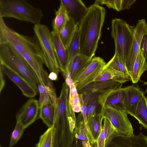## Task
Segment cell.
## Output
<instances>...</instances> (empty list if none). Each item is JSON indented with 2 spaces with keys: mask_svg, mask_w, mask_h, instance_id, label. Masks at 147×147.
<instances>
[{
  "mask_svg": "<svg viewBox=\"0 0 147 147\" xmlns=\"http://www.w3.org/2000/svg\"><path fill=\"white\" fill-rule=\"evenodd\" d=\"M89 147H94V146L92 144H91L90 146Z\"/></svg>",
  "mask_w": 147,
  "mask_h": 147,
  "instance_id": "ab89813d",
  "label": "cell"
},
{
  "mask_svg": "<svg viewBox=\"0 0 147 147\" xmlns=\"http://www.w3.org/2000/svg\"><path fill=\"white\" fill-rule=\"evenodd\" d=\"M103 119L101 112L92 116L87 120L88 126L94 140V143L97 140L101 131Z\"/></svg>",
  "mask_w": 147,
  "mask_h": 147,
  "instance_id": "484cf974",
  "label": "cell"
},
{
  "mask_svg": "<svg viewBox=\"0 0 147 147\" xmlns=\"http://www.w3.org/2000/svg\"><path fill=\"white\" fill-rule=\"evenodd\" d=\"M58 76L54 73H50L49 75V78L51 80H56L58 79Z\"/></svg>",
  "mask_w": 147,
  "mask_h": 147,
  "instance_id": "74e56055",
  "label": "cell"
},
{
  "mask_svg": "<svg viewBox=\"0 0 147 147\" xmlns=\"http://www.w3.org/2000/svg\"><path fill=\"white\" fill-rule=\"evenodd\" d=\"M106 63L100 57H93L88 65L76 77L74 82L78 91L92 82L105 67Z\"/></svg>",
  "mask_w": 147,
  "mask_h": 147,
  "instance_id": "9c48e42d",
  "label": "cell"
},
{
  "mask_svg": "<svg viewBox=\"0 0 147 147\" xmlns=\"http://www.w3.org/2000/svg\"><path fill=\"white\" fill-rule=\"evenodd\" d=\"M0 68L6 75L20 89L25 96L35 97L38 92L27 81L6 66L0 64Z\"/></svg>",
  "mask_w": 147,
  "mask_h": 147,
  "instance_id": "e0dca14e",
  "label": "cell"
},
{
  "mask_svg": "<svg viewBox=\"0 0 147 147\" xmlns=\"http://www.w3.org/2000/svg\"><path fill=\"white\" fill-rule=\"evenodd\" d=\"M136 0H113L112 9L117 11L129 9Z\"/></svg>",
  "mask_w": 147,
  "mask_h": 147,
  "instance_id": "d6a6232c",
  "label": "cell"
},
{
  "mask_svg": "<svg viewBox=\"0 0 147 147\" xmlns=\"http://www.w3.org/2000/svg\"><path fill=\"white\" fill-rule=\"evenodd\" d=\"M60 2L65 7L69 18L76 25L80 24L87 13L88 7L80 0H61Z\"/></svg>",
  "mask_w": 147,
  "mask_h": 147,
  "instance_id": "9a60e30c",
  "label": "cell"
},
{
  "mask_svg": "<svg viewBox=\"0 0 147 147\" xmlns=\"http://www.w3.org/2000/svg\"><path fill=\"white\" fill-rule=\"evenodd\" d=\"M25 129L21 123L16 122L15 128L11 134L9 147H12L17 143L22 136Z\"/></svg>",
  "mask_w": 147,
  "mask_h": 147,
  "instance_id": "1f68e13d",
  "label": "cell"
},
{
  "mask_svg": "<svg viewBox=\"0 0 147 147\" xmlns=\"http://www.w3.org/2000/svg\"><path fill=\"white\" fill-rule=\"evenodd\" d=\"M40 96L38 100L39 108L43 104L52 101L50 96L45 87L39 84L38 87Z\"/></svg>",
  "mask_w": 147,
  "mask_h": 147,
  "instance_id": "836d02e7",
  "label": "cell"
},
{
  "mask_svg": "<svg viewBox=\"0 0 147 147\" xmlns=\"http://www.w3.org/2000/svg\"><path fill=\"white\" fill-rule=\"evenodd\" d=\"M43 15L41 9L24 0H0V17L13 18L34 25L40 24Z\"/></svg>",
  "mask_w": 147,
  "mask_h": 147,
  "instance_id": "3957f363",
  "label": "cell"
},
{
  "mask_svg": "<svg viewBox=\"0 0 147 147\" xmlns=\"http://www.w3.org/2000/svg\"><path fill=\"white\" fill-rule=\"evenodd\" d=\"M64 78L65 79V82L69 88L68 98L69 106L75 113L81 112V105L79 94L76 84L74 82L71 78L69 74Z\"/></svg>",
  "mask_w": 147,
  "mask_h": 147,
  "instance_id": "ffe728a7",
  "label": "cell"
},
{
  "mask_svg": "<svg viewBox=\"0 0 147 147\" xmlns=\"http://www.w3.org/2000/svg\"><path fill=\"white\" fill-rule=\"evenodd\" d=\"M101 113L103 118L108 119L118 133L127 136L134 135L132 126L126 111L108 106L102 107Z\"/></svg>",
  "mask_w": 147,
  "mask_h": 147,
  "instance_id": "52a82bcc",
  "label": "cell"
},
{
  "mask_svg": "<svg viewBox=\"0 0 147 147\" xmlns=\"http://www.w3.org/2000/svg\"><path fill=\"white\" fill-rule=\"evenodd\" d=\"M2 43L9 44L21 55L28 52L42 59L41 49L35 36H30L19 34L7 26L3 18L0 17V43Z\"/></svg>",
  "mask_w": 147,
  "mask_h": 147,
  "instance_id": "277c9868",
  "label": "cell"
},
{
  "mask_svg": "<svg viewBox=\"0 0 147 147\" xmlns=\"http://www.w3.org/2000/svg\"><path fill=\"white\" fill-rule=\"evenodd\" d=\"M76 120L77 129L75 136L82 141L84 147H89L91 144L90 136L81 113L78 115Z\"/></svg>",
  "mask_w": 147,
  "mask_h": 147,
  "instance_id": "cb8c5ba5",
  "label": "cell"
},
{
  "mask_svg": "<svg viewBox=\"0 0 147 147\" xmlns=\"http://www.w3.org/2000/svg\"><path fill=\"white\" fill-rule=\"evenodd\" d=\"M55 17L52 22V31L59 33L65 26L69 18L65 7L61 3L58 10L55 11Z\"/></svg>",
  "mask_w": 147,
  "mask_h": 147,
  "instance_id": "603a6c76",
  "label": "cell"
},
{
  "mask_svg": "<svg viewBox=\"0 0 147 147\" xmlns=\"http://www.w3.org/2000/svg\"><path fill=\"white\" fill-rule=\"evenodd\" d=\"M147 70V65L145 59L140 49L137 55L130 75L133 83L135 84L137 83L142 74Z\"/></svg>",
  "mask_w": 147,
  "mask_h": 147,
  "instance_id": "7402d4cb",
  "label": "cell"
},
{
  "mask_svg": "<svg viewBox=\"0 0 147 147\" xmlns=\"http://www.w3.org/2000/svg\"><path fill=\"white\" fill-rule=\"evenodd\" d=\"M135 26L125 20L115 18L111 21V35L115 45V53L125 64L131 46Z\"/></svg>",
  "mask_w": 147,
  "mask_h": 147,
  "instance_id": "5b68a950",
  "label": "cell"
},
{
  "mask_svg": "<svg viewBox=\"0 0 147 147\" xmlns=\"http://www.w3.org/2000/svg\"><path fill=\"white\" fill-rule=\"evenodd\" d=\"M140 49L143 53L147 65V34L143 36Z\"/></svg>",
  "mask_w": 147,
  "mask_h": 147,
  "instance_id": "e575fe53",
  "label": "cell"
},
{
  "mask_svg": "<svg viewBox=\"0 0 147 147\" xmlns=\"http://www.w3.org/2000/svg\"><path fill=\"white\" fill-rule=\"evenodd\" d=\"M38 100L29 99L18 111L16 115V122H19L25 129L40 118Z\"/></svg>",
  "mask_w": 147,
  "mask_h": 147,
  "instance_id": "8fae6325",
  "label": "cell"
},
{
  "mask_svg": "<svg viewBox=\"0 0 147 147\" xmlns=\"http://www.w3.org/2000/svg\"><path fill=\"white\" fill-rule=\"evenodd\" d=\"M0 64L23 78L38 92L40 84L35 73L25 59L7 43H0Z\"/></svg>",
  "mask_w": 147,
  "mask_h": 147,
  "instance_id": "7a4b0ae2",
  "label": "cell"
},
{
  "mask_svg": "<svg viewBox=\"0 0 147 147\" xmlns=\"http://www.w3.org/2000/svg\"><path fill=\"white\" fill-rule=\"evenodd\" d=\"M4 73L2 70L0 68V92L3 89L5 84V81L4 76Z\"/></svg>",
  "mask_w": 147,
  "mask_h": 147,
  "instance_id": "8d00e7d4",
  "label": "cell"
},
{
  "mask_svg": "<svg viewBox=\"0 0 147 147\" xmlns=\"http://www.w3.org/2000/svg\"><path fill=\"white\" fill-rule=\"evenodd\" d=\"M106 65L117 71L129 75L125 64L117 53H115L113 57Z\"/></svg>",
  "mask_w": 147,
  "mask_h": 147,
  "instance_id": "4dcf8cb0",
  "label": "cell"
},
{
  "mask_svg": "<svg viewBox=\"0 0 147 147\" xmlns=\"http://www.w3.org/2000/svg\"><path fill=\"white\" fill-rule=\"evenodd\" d=\"M131 80V78L129 75L118 71L106 64L92 82H105L113 81L122 85L123 83Z\"/></svg>",
  "mask_w": 147,
  "mask_h": 147,
  "instance_id": "ac0fdd59",
  "label": "cell"
},
{
  "mask_svg": "<svg viewBox=\"0 0 147 147\" xmlns=\"http://www.w3.org/2000/svg\"><path fill=\"white\" fill-rule=\"evenodd\" d=\"M67 49L69 61L74 56L80 54L79 24L76 25L74 35Z\"/></svg>",
  "mask_w": 147,
  "mask_h": 147,
  "instance_id": "83f0119b",
  "label": "cell"
},
{
  "mask_svg": "<svg viewBox=\"0 0 147 147\" xmlns=\"http://www.w3.org/2000/svg\"><path fill=\"white\" fill-rule=\"evenodd\" d=\"M125 93V88H119L98 94V99L102 108L108 106L112 108L126 111L124 105Z\"/></svg>",
  "mask_w": 147,
  "mask_h": 147,
  "instance_id": "7c38bea8",
  "label": "cell"
},
{
  "mask_svg": "<svg viewBox=\"0 0 147 147\" xmlns=\"http://www.w3.org/2000/svg\"><path fill=\"white\" fill-rule=\"evenodd\" d=\"M146 97L144 95L142 98L137 107L136 118L145 129H147V107Z\"/></svg>",
  "mask_w": 147,
  "mask_h": 147,
  "instance_id": "f1b7e54d",
  "label": "cell"
},
{
  "mask_svg": "<svg viewBox=\"0 0 147 147\" xmlns=\"http://www.w3.org/2000/svg\"><path fill=\"white\" fill-rule=\"evenodd\" d=\"M54 136L53 127H49L42 135L36 147H53Z\"/></svg>",
  "mask_w": 147,
  "mask_h": 147,
  "instance_id": "f546056e",
  "label": "cell"
},
{
  "mask_svg": "<svg viewBox=\"0 0 147 147\" xmlns=\"http://www.w3.org/2000/svg\"><path fill=\"white\" fill-rule=\"evenodd\" d=\"M53 47L61 71L64 77L68 74L67 67L69 56L67 49L65 48L58 33L51 32Z\"/></svg>",
  "mask_w": 147,
  "mask_h": 147,
  "instance_id": "2e32d148",
  "label": "cell"
},
{
  "mask_svg": "<svg viewBox=\"0 0 147 147\" xmlns=\"http://www.w3.org/2000/svg\"><path fill=\"white\" fill-rule=\"evenodd\" d=\"M56 109L52 101L43 104L40 108V118L49 128L53 126Z\"/></svg>",
  "mask_w": 147,
  "mask_h": 147,
  "instance_id": "44dd1931",
  "label": "cell"
},
{
  "mask_svg": "<svg viewBox=\"0 0 147 147\" xmlns=\"http://www.w3.org/2000/svg\"><path fill=\"white\" fill-rule=\"evenodd\" d=\"M0 147H1V146H0Z\"/></svg>",
  "mask_w": 147,
  "mask_h": 147,
  "instance_id": "b9f144b4",
  "label": "cell"
},
{
  "mask_svg": "<svg viewBox=\"0 0 147 147\" xmlns=\"http://www.w3.org/2000/svg\"><path fill=\"white\" fill-rule=\"evenodd\" d=\"M115 130L107 119L103 120L102 129L96 140L93 144L94 147H104L106 141L114 132Z\"/></svg>",
  "mask_w": 147,
  "mask_h": 147,
  "instance_id": "d4e9b609",
  "label": "cell"
},
{
  "mask_svg": "<svg viewBox=\"0 0 147 147\" xmlns=\"http://www.w3.org/2000/svg\"><path fill=\"white\" fill-rule=\"evenodd\" d=\"M125 88V109L127 114L135 118L137 107L141 99L144 95V93L139 88L133 85L128 86Z\"/></svg>",
  "mask_w": 147,
  "mask_h": 147,
  "instance_id": "5bb4252c",
  "label": "cell"
},
{
  "mask_svg": "<svg viewBox=\"0 0 147 147\" xmlns=\"http://www.w3.org/2000/svg\"><path fill=\"white\" fill-rule=\"evenodd\" d=\"M105 14V8L94 3L88 7L86 14L79 24L80 54L93 57L101 36Z\"/></svg>",
  "mask_w": 147,
  "mask_h": 147,
  "instance_id": "6da1fadb",
  "label": "cell"
},
{
  "mask_svg": "<svg viewBox=\"0 0 147 147\" xmlns=\"http://www.w3.org/2000/svg\"><path fill=\"white\" fill-rule=\"evenodd\" d=\"M144 82V84L143 85H147L146 89L145 92V93H146L147 92V82Z\"/></svg>",
  "mask_w": 147,
  "mask_h": 147,
  "instance_id": "f35d334b",
  "label": "cell"
},
{
  "mask_svg": "<svg viewBox=\"0 0 147 147\" xmlns=\"http://www.w3.org/2000/svg\"><path fill=\"white\" fill-rule=\"evenodd\" d=\"M76 25L69 18L65 26L59 33L60 39L67 49L74 33Z\"/></svg>",
  "mask_w": 147,
  "mask_h": 147,
  "instance_id": "4316f807",
  "label": "cell"
},
{
  "mask_svg": "<svg viewBox=\"0 0 147 147\" xmlns=\"http://www.w3.org/2000/svg\"><path fill=\"white\" fill-rule=\"evenodd\" d=\"M104 147H147V136L141 132L127 136L115 131L106 141Z\"/></svg>",
  "mask_w": 147,
  "mask_h": 147,
  "instance_id": "ba28073f",
  "label": "cell"
},
{
  "mask_svg": "<svg viewBox=\"0 0 147 147\" xmlns=\"http://www.w3.org/2000/svg\"><path fill=\"white\" fill-rule=\"evenodd\" d=\"M92 58L79 54L69 61L67 71L73 81H74L76 76L88 65Z\"/></svg>",
  "mask_w": 147,
  "mask_h": 147,
  "instance_id": "d6986e66",
  "label": "cell"
},
{
  "mask_svg": "<svg viewBox=\"0 0 147 147\" xmlns=\"http://www.w3.org/2000/svg\"><path fill=\"white\" fill-rule=\"evenodd\" d=\"M21 55L26 61L37 75L40 84L45 88H53V83L49 78V75L44 69L42 58L29 52H25Z\"/></svg>",
  "mask_w": 147,
  "mask_h": 147,
  "instance_id": "4fadbf2b",
  "label": "cell"
},
{
  "mask_svg": "<svg viewBox=\"0 0 147 147\" xmlns=\"http://www.w3.org/2000/svg\"><path fill=\"white\" fill-rule=\"evenodd\" d=\"M147 34V24L144 19L138 20L135 26L131 49L125 65L130 76L143 36Z\"/></svg>",
  "mask_w": 147,
  "mask_h": 147,
  "instance_id": "30bf717a",
  "label": "cell"
},
{
  "mask_svg": "<svg viewBox=\"0 0 147 147\" xmlns=\"http://www.w3.org/2000/svg\"><path fill=\"white\" fill-rule=\"evenodd\" d=\"M146 106L147 107V98H146Z\"/></svg>",
  "mask_w": 147,
  "mask_h": 147,
  "instance_id": "60d3db41",
  "label": "cell"
},
{
  "mask_svg": "<svg viewBox=\"0 0 147 147\" xmlns=\"http://www.w3.org/2000/svg\"><path fill=\"white\" fill-rule=\"evenodd\" d=\"M75 135L69 147H84L82 141L78 139Z\"/></svg>",
  "mask_w": 147,
  "mask_h": 147,
  "instance_id": "d590c367",
  "label": "cell"
},
{
  "mask_svg": "<svg viewBox=\"0 0 147 147\" xmlns=\"http://www.w3.org/2000/svg\"><path fill=\"white\" fill-rule=\"evenodd\" d=\"M34 31L41 49L43 63L50 73L58 76L61 71L49 28L46 25L40 24L34 25Z\"/></svg>",
  "mask_w": 147,
  "mask_h": 147,
  "instance_id": "8992f818",
  "label": "cell"
}]
</instances>
